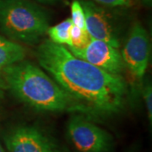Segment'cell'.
<instances>
[{
  "mask_svg": "<svg viewBox=\"0 0 152 152\" xmlns=\"http://www.w3.org/2000/svg\"><path fill=\"white\" fill-rule=\"evenodd\" d=\"M37 58L88 118L109 117L124 109L129 88L121 75L102 70L50 40L39 45Z\"/></svg>",
  "mask_w": 152,
  "mask_h": 152,
  "instance_id": "obj_1",
  "label": "cell"
},
{
  "mask_svg": "<svg viewBox=\"0 0 152 152\" xmlns=\"http://www.w3.org/2000/svg\"><path fill=\"white\" fill-rule=\"evenodd\" d=\"M6 87L23 103L45 112L79 113L78 105L39 67L20 61L1 70Z\"/></svg>",
  "mask_w": 152,
  "mask_h": 152,
  "instance_id": "obj_2",
  "label": "cell"
},
{
  "mask_svg": "<svg viewBox=\"0 0 152 152\" xmlns=\"http://www.w3.org/2000/svg\"><path fill=\"white\" fill-rule=\"evenodd\" d=\"M49 27L48 13L30 0H0V32L14 42L35 44Z\"/></svg>",
  "mask_w": 152,
  "mask_h": 152,
  "instance_id": "obj_3",
  "label": "cell"
},
{
  "mask_svg": "<svg viewBox=\"0 0 152 152\" xmlns=\"http://www.w3.org/2000/svg\"><path fill=\"white\" fill-rule=\"evenodd\" d=\"M68 135L79 152H111L113 139L87 117L75 115L68 123Z\"/></svg>",
  "mask_w": 152,
  "mask_h": 152,
  "instance_id": "obj_4",
  "label": "cell"
},
{
  "mask_svg": "<svg viewBox=\"0 0 152 152\" xmlns=\"http://www.w3.org/2000/svg\"><path fill=\"white\" fill-rule=\"evenodd\" d=\"M9 152H63L48 132L35 125H18L4 135Z\"/></svg>",
  "mask_w": 152,
  "mask_h": 152,
  "instance_id": "obj_5",
  "label": "cell"
},
{
  "mask_svg": "<svg viewBox=\"0 0 152 152\" xmlns=\"http://www.w3.org/2000/svg\"><path fill=\"white\" fill-rule=\"evenodd\" d=\"M121 54L132 75L142 79L150 62L151 44L148 32L140 23L134 22L131 26Z\"/></svg>",
  "mask_w": 152,
  "mask_h": 152,
  "instance_id": "obj_6",
  "label": "cell"
},
{
  "mask_svg": "<svg viewBox=\"0 0 152 152\" xmlns=\"http://www.w3.org/2000/svg\"><path fill=\"white\" fill-rule=\"evenodd\" d=\"M73 54L102 70L113 75H121L125 68L118 48L106 42L91 38L85 48H69Z\"/></svg>",
  "mask_w": 152,
  "mask_h": 152,
  "instance_id": "obj_7",
  "label": "cell"
},
{
  "mask_svg": "<svg viewBox=\"0 0 152 152\" xmlns=\"http://www.w3.org/2000/svg\"><path fill=\"white\" fill-rule=\"evenodd\" d=\"M86 18V30L91 37L119 48V40L113 16L95 2L80 0Z\"/></svg>",
  "mask_w": 152,
  "mask_h": 152,
  "instance_id": "obj_8",
  "label": "cell"
},
{
  "mask_svg": "<svg viewBox=\"0 0 152 152\" xmlns=\"http://www.w3.org/2000/svg\"><path fill=\"white\" fill-rule=\"evenodd\" d=\"M25 57L26 49L23 46L0 35V71L23 61Z\"/></svg>",
  "mask_w": 152,
  "mask_h": 152,
  "instance_id": "obj_9",
  "label": "cell"
},
{
  "mask_svg": "<svg viewBox=\"0 0 152 152\" xmlns=\"http://www.w3.org/2000/svg\"><path fill=\"white\" fill-rule=\"evenodd\" d=\"M73 23L70 18H68L64 21L60 22L54 26H49L47 33L49 40L55 44L69 46V33Z\"/></svg>",
  "mask_w": 152,
  "mask_h": 152,
  "instance_id": "obj_10",
  "label": "cell"
},
{
  "mask_svg": "<svg viewBox=\"0 0 152 152\" xmlns=\"http://www.w3.org/2000/svg\"><path fill=\"white\" fill-rule=\"evenodd\" d=\"M91 37L86 29H81L76 26H72L69 33V48L83 49L91 42Z\"/></svg>",
  "mask_w": 152,
  "mask_h": 152,
  "instance_id": "obj_11",
  "label": "cell"
},
{
  "mask_svg": "<svg viewBox=\"0 0 152 152\" xmlns=\"http://www.w3.org/2000/svg\"><path fill=\"white\" fill-rule=\"evenodd\" d=\"M71 20L74 26L86 29V18L80 0H74L71 4Z\"/></svg>",
  "mask_w": 152,
  "mask_h": 152,
  "instance_id": "obj_12",
  "label": "cell"
},
{
  "mask_svg": "<svg viewBox=\"0 0 152 152\" xmlns=\"http://www.w3.org/2000/svg\"><path fill=\"white\" fill-rule=\"evenodd\" d=\"M143 96L145 99V103L147 111V116L150 123L152 121V86L151 83L146 84L143 91Z\"/></svg>",
  "mask_w": 152,
  "mask_h": 152,
  "instance_id": "obj_13",
  "label": "cell"
},
{
  "mask_svg": "<svg viewBox=\"0 0 152 152\" xmlns=\"http://www.w3.org/2000/svg\"><path fill=\"white\" fill-rule=\"evenodd\" d=\"M102 5L108 7H127L131 5L133 0H91Z\"/></svg>",
  "mask_w": 152,
  "mask_h": 152,
  "instance_id": "obj_14",
  "label": "cell"
},
{
  "mask_svg": "<svg viewBox=\"0 0 152 152\" xmlns=\"http://www.w3.org/2000/svg\"><path fill=\"white\" fill-rule=\"evenodd\" d=\"M5 90H7V87H6L5 82L4 80L2 73L0 71V100H2L3 97H4V94Z\"/></svg>",
  "mask_w": 152,
  "mask_h": 152,
  "instance_id": "obj_15",
  "label": "cell"
},
{
  "mask_svg": "<svg viewBox=\"0 0 152 152\" xmlns=\"http://www.w3.org/2000/svg\"><path fill=\"white\" fill-rule=\"evenodd\" d=\"M40 3H44V4H53L57 0H37Z\"/></svg>",
  "mask_w": 152,
  "mask_h": 152,
  "instance_id": "obj_16",
  "label": "cell"
},
{
  "mask_svg": "<svg viewBox=\"0 0 152 152\" xmlns=\"http://www.w3.org/2000/svg\"><path fill=\"white\" fill-rule=\"evenodd\" d=\"M151 1L152 0H142V2L145 4H146V5H151Z\"/></svg>",
  "mask_w": 152,
  "mask_h": 152,
  "instance_id": "obj_17",
  "label": "cell"
},
{
  "mask_svg": "<svg viewBox=\"0 0 152 152\" xmlns=\"http://www.w3.org/2000/svg\"><path fill=\"white\" fill-rule=\"evenodd\" d=\"M0 152H4V149H3V147L1 146V145H0Z\"/></svg>",
  "mask_w": 152,
  "mask_h": 152,
  "instance_id": "obj_18",
  "label": "cell"
}]
</instances>
